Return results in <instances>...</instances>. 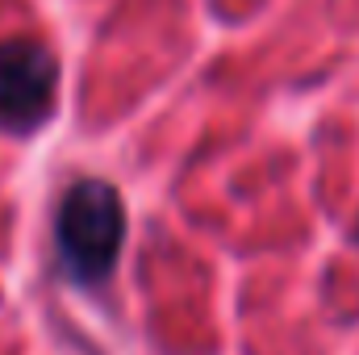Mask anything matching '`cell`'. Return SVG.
<instances>
[{
  "label": "cell",
  "mask_w": 359,
  "mask_h": 355,
  "mask_svg": "<svg viewBox=\"0 0 359 355\" xmlns=\"http://www.w3.org/2000/svg\"><path fill=\"white\" fill-rule=\"evenodd\" d=\"M126 239V209L113 184L104 180H76L55 205V247L67 276L76 280H104L117 264Z\"/></svg>",
  "instance_id": "obj_1"
},
{
  "label": "cell",
  "mask_w": 359,
  "mask_h": 355,
  "mask_svg": "<svg viewBox=\"0 0 359 355\" xmlns=\"http://www.w3.org/2000/svg\"><path fill=\"white\" fill-rule=\"evenodd\" d=\"M59 92L55 51L38 38H8L0 42V126L4 130H34L50 117Z\"/></svg>",
  "instance_id": "obj_2"
}]
</instances>
